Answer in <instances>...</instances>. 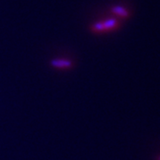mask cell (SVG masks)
I'll return each mask as SVG.
<instances>
[{"mask_svg":"<svg viewBox=\"0 0 160 160\" xmlns=\"http://www.w3.org/2000/svg\"><path fill=\"white\" fill-rule=\"evenodd\" d=\"M116 20L115 19H109L104 22H96L93 24V29L97 31H102L104 29H109L114 28L116 26Z\"/></svg>","mask_w":160,"mask_h":160,"instance_id":"cell-1","label":"cell"},{"mask_svg":"<svg viewBox=\"0 0 160 160\" xmlns=\"http://www.w3.org/2000/svg\"><path fill=\"white\" fill-rule=\"evenodd\" d=\"M51 65L58 69H69L72 66V62L65 59H53L51 62Z\"/></svg>","mask_w":160,"mask_h":160,"instance_id":"cell-2","label":"cell"},{"mask_svg":"<svg viewBox=\"0 0 160 160\" xmlns=\"http://www.w3.org/2000/svg\"><path fill=\"white\" fill-rule=\"evenodd\" d=\"M112 11L114 12L115 13L118 14L120 16H123V17H126L128 16V12L126 11L125 8L121 7V6H115L112 8Z\"/></svg>","mask_w":160,"mask_h":160,"instance_id":"cell-3","label":"cell"}]
</instances>
